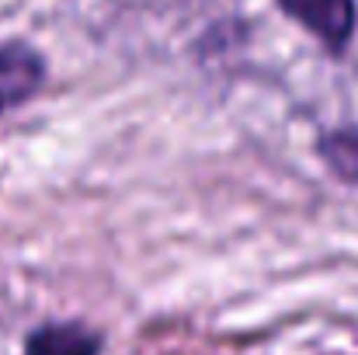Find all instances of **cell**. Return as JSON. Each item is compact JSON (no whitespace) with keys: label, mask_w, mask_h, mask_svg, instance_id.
<instances>
[{"label":"cell","mask_w":358,"mask_h":355,"mask_svg":"<svg viewBox=\"0 0 358 355\" xmlns=\"http://www.w3.org/2000/svg\"><path fill=\"white\" fill-rule=\"evenodd\" d=\"M98 352H101L98 335L80 328V324H45L24 345V355H98Z\"/></svg>","instance_id":"cell-3"},{"label":"cell","mask_w":358,"mask_h":355,"mask_svg":"<svg viewBox=\"0 0 358 355\" xmlns=\"http://www.w3.org/2000/svg\"><path fill=\"white\" fill-rule=\"evenodd\" d=\"M320 153L327 157V164L348 178L358 181V132H331L324 143H320Z\"/></svg>","instance_id":"cell-4"},{"label":"cell","mask_w":358,"mask_h":355,"mask_svg":"<svg viewBox=\"0 0 358 355\" xmlns=\"http://www.w3.org/2000/svg\"><path fill=\"white\" fill-rule=\"evenodd\" d=\"M278 7L331 49H341L352 39L358 21L355 0H278Z\"/></svg>","instance_id":"cell-1"},{"label":"cell","mask_w":358,"mask_h":355,"mask_svg":"<svg viewBox=\"0 0 358 355\" xmlns=\"http://www.w3.org/2000/svg\"><path fill=\"white\" fill-rule=\"evenodd\" d=\"M42 84V60L28 46L0 49V112L28 102Z\"/></svg>","instance_id":"cell-2"}]
</instances>
